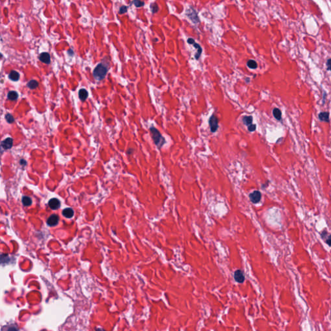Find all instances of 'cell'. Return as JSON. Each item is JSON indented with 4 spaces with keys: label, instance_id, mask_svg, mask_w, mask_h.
<instances>
[{
    "label": "cell",
    "instance_id": "28",
    "mask_svg": "<svg viewBox=\"0 0 331 331\" xmlns=\"http://www.w3.org/2000/svg\"><path fill=\"white\" fill-rule=\"evenodd\" d=\"M326 65H327V70L331 71V58L327 60V63H326Z\"/></svg>",
    "mask_w": 331,
    "mask_h": 331
},
{
    "label": "cell",
    "instance_id": "8",
    "mask_svg": "<svg viewBox=\"0 0 331 331\" xmlns=\"http://www.w3.org/2000/svg\"><path fill=\"white\" fill-rule=\"evenodd\" d=\"M48 204L51 209L55 210L60 207V201L58 199L53 198L49 200Z\"/></svg>",
    "mask_w": 331,
    "mask_h": 331
},
{
    "label": "cell",
    "instance_id": "10",
    "mask_svg": "<svg viewBox=\"0 0 331 331\" xmlns=\"http://www.w3.org/2000/svg\"><path fill=\"white\" fill-rule=\"evenodd\" d=\"M318 118L321 122H330L329 113L328 112H320L318 115Z\"/></svg>",
    "mask_w": 331,
    "mask_h": 331
},
{
    "label": "cell",
    "instance_id": "4",
    "mask_svg": "<svg viewBox=\"0 0 331 331\" xmlns=\"http://www.w3.org/2000/svg\"><path fill=\"white\" fill-rule=\"evenodd\" d=\"M209 125L210 126V131L212 133L217 131L219 128V120L215 115H212L209 119Z\"/></svg>",
    "mask_w": 331,
    "mask_h": 331
},
{
    "label": "cell",
    "instance_id": "17",
    "mask_svg": "<svg viewBox=\"0 0 331 331\" xmlns=\"http://www.w3.org/2000/svg\"><path fill=\"white\" fill-rule=\"evenodd\" d=\"M9 78L12 81H18L20 79V74L16 71H12L9 75Z\"/></svg>",
    "mask_w": 331,
    "mask_h": 331
},
{
    "label": "cell",
    "instance_id": "19",
    "mask_svg": "<svg viewBox=\"0 0 331 331\" xmlns=\"http://www.w3.org/2000/svg\"><path fill=\"white\" fill-rule=\"evenodd\" d=\"M7 97H8V98L9 100H17V98H18V93L16 91H10L8 94H7Z\"/></svg>",
    "mask_w": 331,
    "mask_h": 331
},
{
    "label": "cell",
    "instance_id": "30",
    "mask_svg": "<svg viewBox=\"0 0 331 331\" xmlns=\"http://www.w3.org/2000/svg\"><path fill=\"white\" fill-rule=\"evenodd\" d=\"M20 164H22V165H24V166H25V165H26V164H27V162L25 161V160H24V159H22V160H20Z\"/></svg>",
    "mask_w": 331,
    "mask_h": 331
},
{
    "label": "cell",
    "instance_id": "11",
    "mask_svg": "<svg viewBox=\"0 0 331 331\" xmlns=\"http://www.w3.org/2000/svg\"><path fill=\"white\" fill-rule=\"evenodd\" d=\"M39 59L42 62L46 64H49L51 62V56L48 53H43L41 54Z\"/></svg>",
    "mask_w": 331,
    "mask_h": 331
},
{
    "label": "cell",
    "instance_id": "31",
    "mask_svg": "<svg viewBox=\"0 0 331 331\" xmlns=\"http://www.w3.org/2000/svg\"><path fill=\"white\" fill-rule=\"evenodd\" d=\"M325 94H326V93H325V92H323V104H324V102H325Z\"/></svg>",
    "mask_w": 331,
    "mask_h": 331
},
{
    "label": "cell",
    "instance_id": "18",
    "mask_svg": "<svg viewBox=\"0 0 331 331\" xmlns=\"http://www.w3.org/2000/svg\"><path fill=\"white\" fill-rule=\"evenodd\" d=\"M243 124L246 125H250L252 124L253 117L252 116H245L243 118Z\"/></svg>",
    "mask_w": 331,
    "mask_h": 331
},
{
    "label": "cell",
    "instance_id": "12",
    "mask_svg": "<svg viewBox=\"0 0 331 331\" xmlns=\"http://www.w3.org/2000/svg\"><path fill=\"white\" fill-rule=\"evenodd\" d=\"M321 237H322L323 240H325L326 244L331 247V234L328 235V232L327 231L324 230L321 233Z\"/></svg>",
    "mask_w": 331,
    "mask_h": 331
},
{
    "label": "cell",
    "instance_id": "5",
    "mask_svg": "<svg viewBox=\"0 0 331 331\" xmlns=\"http://www.w3.org/2000/svg\"><path fill=\"white\" fill-rule=\"evenodd\" d=\"M250 199L252 202L254 204L258 203L261 199V193L260 191H254L249 195Z\"/></svg>",
    "mask_w": 331,
    "mask_h": 331
},
{
    "label": "cell",
    "instance_id": "3",
    "mask_svg": "<svg viewBox=\"0 0 331 331\" xmlns=\"http://www.w3.org/2000/svg\"><path fill=\"white\" fill-rule=\"evenodd\" d=\"M186 15L188 17V18L194 24H198L200 20L198 16H197V12L193 7H189V9L186 11Z\"/></svg>",
    "mask_w": 331,
    "mask_h": 331
},
{
    "label": "cell",
    "instance_id": "1",
    "mask_svg": "<svg viewBox=\"0 0 331 331\" xmlns=\"http://www.w3.org/2000/svg\"><path fill=\"white\" fill-rule=\"evenodd\" d=\"M150 131L151 133V136H152V138L153 140V142L157 146L158 149H160L162 147L163 145L166 143L165 138L162 137L161 133L159 132V131L156 129L154 127H150Z\"/></svg>",
    "mask_w": 331,
    "mask_h": 331
},
{
    "label": "cell",
    "instance_id": "27",
    "mask_svg": "<svg viewBox=\"0 0 331 331\" xmlns=\"http://www.w3.org/2000/svg\"><path fill=\"white\" fill-rule=\"evenodd\" d=\"M248 129L249 131L250 132H253L255 131L256 129V125L255 124H250V125H248Z\"/></svg>",
    "mask_w": 331,
    "mask_h": 331
},
{
    "label": "cell",
    "instance_id": "2",
    "mask_svg": "<svg viewBox=\"0 0 331 331\" xmlns=\"http://www.w3.org/2000/svg\"><path fill=\"white\" fill-rule=\"evenodd\" d=\"M107 73V68L104 64L100 63L97 65L93 71V76L97 80L104 79Z\"/></svg>",
    "mask_w": 331,
    "mask_h": 331
},
{
    "label": "cell",
    "instance_id": "22",
    "mask_svg": "<svg viewBox=\"0 0 331 331\" xmlns=\"http://www.w3.org/2000/svg\"><path fill=\"white\" fill-rule=\"evenodd\" d=\"M246 65L250 69H255L258 67V63L255 60H250L247 61Z\"/></svg>",
    "mask_w": 331,
    "mask_h": 331
},
{
    "label": "cell",
    "instance_id": "32",
    "mask_svg": "<svg viewBox=\"0 0 331 331\" xmlns=\"http://www.w3.org/2000/svg\"><path fill=\"white\" fill-rule=\"evenodd\" d=\"M249 80H250V79L248 78H246V82H247V83H248V82H249Z\"/></svg>",
    "mask_w": 331,
    "mask_h": 331
},
{
    "label": "cell",
    "instance_id": "14",
    "mask_svg": "<svg viewBox=\"0 0 331 331\" xmlns=\"http://www.w3.org/2000/svg\"><path fill=\"white\" fill-rule=\"evenodd\" d=\"M79 98L82 101H85L88 97V92L85 89H81L79 91Z\"/></svg>",
    "mask_w": 331,
    "mask_h": 331
},
{
    "label": "cell",
    "instance_id": "24",
    "mask_svg": "<svg viewBox=\"0 0 331 331\" xmlns=\"http://www.w3.org/2000/svg\"><path fill=\"white\" fill-rule=\"evenodd\" d=\"M132 3L137 7H140L144 5V2L140 1V0H133Z\"/></svg>",
    "mask_w": 331,
    "mask_h": 331
},
{
    "label": "cell",
    "instance_id": "13",
    "mask_svg": "<svg viewBox=\"0 0 331 331\" xmlns=\"http://www.w3.org/2000/svg\"><path fill=\"white\" fill-rule=\"evenodd\" d=\"M62 214L66 218H71L74 216V211L71 208H67L63 210Z\"/></svg>",
    "mask_w": 331,
    "mask_h": 331
},
{
    "label": "cell",
    "instance_id": "23",
    "mask_svg": "<svg viewBox=\"0 0 331 331\" xmlns=\"http://www.w3.org/2000/svg\"><path fill=\"white\" fill-rule=\"evenodd\" d=\"M150 8H151V12H152L153 14L156 13V12H157L158 11V7L155 3H151V5H150Z\"/></svg>",
    "mask_w": 331,
    "mask_h": 331
},
{
    "label": "cell",
    "instance_id": "9",
    "mask_svg": "<svg viewBox=\"0 0 331 331\" xmlns=\"http://www.w3.org/2000/svg\"><path fill=\"white\" fill-rule=\"evenodd\" d=\"M1 147L5 150H9L12 147L13 145V140L11 138H7L6 139L2 141Z\"/></svg>",
    "mask_w": 331,
    "mask_h": 331
},
{
    "label": "cell",
    "instance_id": "20",
    "mask_svg": "<svg viewBox=\"0 0 331 331\" xmlns=\"http://www.w3.org/2000/svg\"><path fill=\"white\" fill-rule=\"evenodd\" d=\"M22 203L25 206H29L32 204V199L29 197L24 196L22 198Z\"/></svg>",
    "mask_w": 331,
    "mask_h": 331
},
{
    "label": "cell",
    "instance_id": "16",
    "mask_svg": "<svg viewBox=\"0 0 331 331\" xmlns=\"http://www.w3.org/2000/svg\"><path fill=\"white\" fill-rule=\"evenodd\" d=\"M192 45H193L194 46V47H195V48L197 49V53L195 54V58L196 60H199V58H200V56H201V54H202V47H201V45H200L199 44H198V43H195V42Z\"/></svg>",
    "mask_w": 331,
    "mask_h": 331
},
{
    "label": "cell",
    "instance_id": "15",
    "mask_svg": "<svg viewBox=\"0 0 331 331\" xmlns=\"http://www.w3.org/2000/svg\"><path fill=\"white\" fill-rule=\"evenodd\" d=\"M273 116L278 121H281L282 119V113L281 110L278 108H274L272 111Z\"/></svg>",
    "mask_w": 331,
    "mask_h": 331
},
{
    "label": "cell",
    "instance_id": "7",
    "mask_svg": "<svg viewBox=\"0 0 331 331\" xmlns=\"http://www.w3.org/2000/svg\"><path fill=\"white\" fill-rule=\"evenodd\" d=\"M234 279L235 281H237V283H243V282L245 281V278L243 271H241L240 270H236L234 272Z\"/></svg>",
    "mask_w": 331,
    "mask_h": 331
},
{
    "label": "cell",
    "instance_id": "21",
    "mask_svg": "<svg viewBox=\"0 0 331 331\" xmlns=\"http://www.w3.org/2000/svg\"><path fill=\"white\" fill-rule=\"evenodd\" d=\"M38 86V82L34 80L29 81L27 84V87L30 89H34Z\"/></svg>",
    "mask_w": 331,
    "mask_h": 331
},
{
    "label": "cell",
    "instance_id": "29",
    "mask_svg": "<svg viewBox=\"0 0 331 331\" xmlns=\"http://www.w3.org/2000/svg\"><path fill=\"white\" fill-rule=\"evenodd\" d=\"M187 42H188V43H189V44L192 45V44H193V43L195 42V40L193 39V38H188V40H187Z\"/></svg>",
    "mask_w": 331,
    "mask_h": 331
},
{
    "label": "cell",
    "instance_id": "26",
    "mask_svg": "<svg viewBox=\"0 0 331 331\" xmlns=\"http://www.w3.org/2000/svg\"><path fill=\"white\" fill-rule=\"evenodd\" d=\"M127 7L126 6H122L120 7V11H119V14H124L125 12H127Z\"/></svg>",
    "mask_w": 331,
    "mask_h": 331
},
{
    "label": "cell",
    "instance_id": "25",
    "mask_svg": "<svg viewBox=\"0 0 331 331\" xmlns=\"http://www.w3.org/2000/svg\"><path fill=\"white\" fill-rule=\"evenodd\" d=\"M5 119L8 123H13L14 122V119L11 114H7L5 115Z\"/></svg>",
    "mask_w": 331,
    "mask_h": 331
},
{
    "label": "cell",
    "instance_id": "6",
    "mask_svg": "<svg viewBox=\"0 0 331 331\" xmlns=\"http://www.w3.org/2000/svg\"><path fill=\"white\" fill-rule=\"evenodd\" d=\"M59 222V217L57 215L53 214L48 218L47 220V224L49 227H55L58 224Z\"/></svg>",
    "mask_w": 331,
    "mask_h": 331
}]
</instances>
